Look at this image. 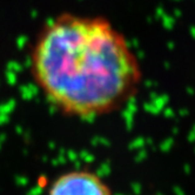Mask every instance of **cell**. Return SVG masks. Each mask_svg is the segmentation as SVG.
Masks as SVG:
<instances>
[{
    "label": "cell",
    "instance_id": "6da1fadb",
    "mask_svg": "<svg viewBox=\"0 0 195 195\" xmlns=\"http://www.w3.org/2000/svg\"><path fill=\"white\" fill-rule=\"evenodd\" d=\"M34 81L61 113H112L133 97L142 72L128 41L103 17L62 13L47 22L31 53Z\"/></svg>",
    "mask_w": 195,
    "mask_h": 195
},
{
    "label": "cell",
    "instance_id": "7a4b0ae2",
    "mask_svg": "<svg viewBox=\"0 0 195 195\" xmlns=\"http://www.w3.org/2000/svg\"><path fill=\"white\" fill-rule=\"evenodd\" d=\"M47 195H113L109 186L94 172L74 169L59 175Z\"/></svg>",
    "mask_w": 195,
    "mask_h": 195
}]
</instances>
